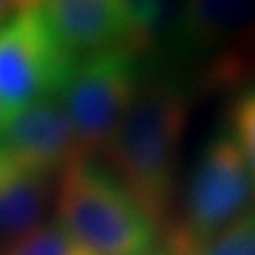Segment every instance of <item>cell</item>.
<instances>
[{"instance_id":"1","label":"cell","mask_w":255,"mask_h":255,"mask_svg":"<svg viewBox=\"0 0 255 255\" xmlns=\"http://www.w3.org/2000/svg\"><path fill=\"white\" fill-rule=\"evenodd\" d=\"M187 122L189 96L179 83L145 81L100 153V162L130 191L157 232L172 221Z\"/></svg>"},{"instance_id":"2","label":"cell","mask_w":255,"mask_h":255,"mask_svg":"<svg viewBox=\"0 0 255 255\" xmlns=\"http://www.w3.org/2000/svg\"><path fill=\"white\" fill-rule=\"evenodd\" d=\"M51 209L94 255L153 253L157 228L100 157H79L55 177Z\"/></svg>"},{"instance_id":"3","label":"cell","mask_w":255,"mask_h":255,"mask_svg":"<svg viewBox=\"0 0 255 255\" xmlns=\"http://www.w3.org/2000/svg\"><path fill=\"white\" fill-rule=\"evenodd\" d=\"M140 60V51L111 49L73 62L58 98L73 124L83 157H100L136 100L145 83Z\"/></svg>"},{"instance_id":"4","label":"cell","mask_w":255,"mask_h":255,"mask_svg":"<svg viewBox=\"0 0 255 255\" xmlns=\"http://www.w3.org/2000/svg\"><path fill=\"white\" fill-rule=\"evenodd\" d=\"M255 206V179L228 130L213 134L191 166L181 215L164 232L206 238Z\"/></svg>"},{"instance_id":"5","label":"cell","mask_w":255,"mask_h":255,"mask_svg":"<svg viewBox=\"0 0 255 255\" xmlns=\"http://www.w3.org/2000/svg\"><path fill=\"white\" fill-rule=\"evenodd\" d=\"M70 62L47 23L41 2H21L0 26V109L4 117L58 94Z\"/></svg>"},{"instance_id":"6","label":"cell","mask_w":255,"mask_h":255,"mask_svg":"<svg viewBox=\"0 0 255 255\" xmlns=\"http://www.w3.org/2000/svg\"><path fill=\"white\" fill-rule=\"evenodd\" d=\"M47 23L70 62L111 49L145 51L153 41L162 4L124 0L41 2Z\"/></svg>"},{"instance_id":"7","label":"cell","mask_w":255,"mask_h":255,"mask_svg":"<svg viewBox=\"0 0 255 255\" xmlns=\"http://www.w3.org/2000/svg\"><path fill=\"white\" fill-rule=\"evenodd\" d=\"M0 151L21 168L51 179L83 157L58 94L4 117L0 124Z\"/></svg>"},{"instance_id":"8","label":"cell","mask_w":255,"mask_h":255,"mask_svg":"<svg viewBox=\"0 0 255 255\" xmlns=\"http://www.w3.org/2000/svg\"><path fill=\"white\" fill-rule=\"evenodd\" d=\"M55 179L30 172L0 151V238L6 243L45 221Z\"/></svg>"},{"instance_id":"9","label":"cell","mask_w":255,"mask_h":255,"mask_svg":"<svg viewBox=\"0 0 255 255\" xmlns=\"http://www.w3.org/2000/svg\"><path fill=\"white\" fill-rule=\"evenodd\" d=\"M255 23V2H187L179 11L174 38L185 49H209Z\"/></svg>"},{"instance_id":"10","label":"cell","mask_w":255,"mask_h":255,"mask_svg":"<svg viewBox=\"0 0 255 255\" xmlns=\"http://www.w3.org/2000/svg\"><path fill=\"white\" fill-rule=\"evenodd\" d=\"M164 255H255V206L206 238L164 232Z\"/></svg>"},{"instance_id":"11","label":"cell","mask_w":255,"mask_h":255,"mask_svg":"<svg viewBox=\"0 0 255 255\" xmlns=\"http://www.w3.org/2000/svg\"><path fill=\"white\" fill-rule=\"evenodd\" d=\"M0 255H94L75 241L58 221H43L6 243Z\"/></svg>"},{"instance_id":"12","label":"cell","mask_w":255,"mask_h":255,"mask_svg":"<svg viewBox=\"0 0 255 255\" xmlns=\"http://www.w3.org/2000/svg\"><path fill=\"white\" fill-rule=\"evenodd\" d=\"M226 130L236 140L238 149L243 151L255 179V85L245 87L232 100Z\"/></svg>"},{"instance_id":"13","label":"cell","mask_w":255,"mask_h":255,"mask_svg":"<svg viewBox=\"0 0 255 255\" xmlns=\"http://www.w3.org/2000/svg\"><path fill=\"white\" fill-rule=\"evenodd\" d=\"M21 6V2H4V0H0V26H2L4 21H9L17 9Z\"/></svg>"},{"instance_id":"14","label":"cell","mask_w":255,"mask_h":255,"mask_svg":"<svg viewBox=\"0 0 255 255\" xmlns=\"http://www.w3.org/2000/svg\"><path fill=\"white\" fill-rule=\"evenodd\" d=\"M4 122V113H2V109H0V124Z\"/></svg>"},{"instance_id":"15","label":"cell","mask_w":255,"mask_h":255,"mask_svg":"<svg viewBox=\"0 0 255 255\" xmlns=\"http://www.w3.org/2000/svg\"><path fill=\"white\" fill-rule=\"evenodd\" d=\"M147 255H164V253H155V251H153V253H147Z\"/></svg>"}]
</instances>
